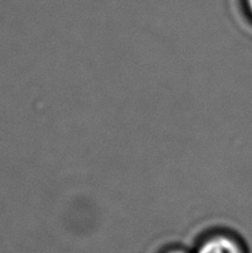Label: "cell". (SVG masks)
Instances as JSON below:
<instances>
[{"label": "cell", "instance_id": "6da1fadb", "mask_svg": "<svg viewBox=\"0 0 252 253\" xmlns=\"http://www.w3.org/2000/svg\"><path fill=\"white\" fill-rule=\"evenodd\" d=\"M195 253H246L241 240L232 232L214 231L198 244Z\"/></svg>", "mask_w": 252, "mask_h": 253}, {"label": "cell", "instance_id": "3957f363", "mask_svg": "<svg viewBox=\"0 0 252 253\" xmlns=\"http://www.w3.org/2000/svg\"><path fill=\"white\" fill-rule=\"evenodd\" d=\"M246 5H247V9H249V12L252 16V0H246Z\"/></svg>", "mask_w": 252, "mask_h": 253}, {"label": "cell", "instance_id": "7a4b0ae2", "mask_svg": "<svg viewBox=\"0 0 252 253\" xmlns=\"http://www.w3.org/2000/svg\"><path fill=\"white\" fill-rule=\"evenodd\" d=\"M160 253H189L184 247H180V246H170L167 247V249L162 250Z\"/></svg>", "mask_w": 252, "mask_h": 253}]
</instances>
